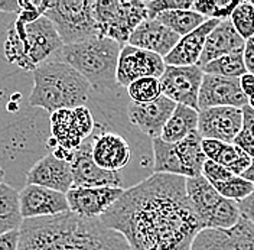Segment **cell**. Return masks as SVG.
I'll use <instances>...</instances> for the list:
<instances>
[{
    "mask_svg": "<svg viewBox=\"0 0 254 250\" xmlns=\"http://www.w3.org/2000/svg\"><path fill=\"white\" fill-rule=\"evenodd\" d=\"M28 185H39L66 194L74 184L71 162L57 158L52 152L35 162L26 173Z\"/></svg>",
    "mask_w": 254,
    "mask_h": 250,
    "instance_id": "cell-18",
    "label": "cell"
},
{
    "mask_svg": "<svg viewBox=\"0 0 254 250\" xmlns=\"http://www.w3.org/2000/svg\"><path fill=\"white\" fill-rule=\"evenodd\" d=\"M244 179H247L249 182H252L254 185V159H252V164H250V167L246 169V172L241 175Z\"/></svg>",
    "mask_w": 254,
    "mask_h": 250,
    "instance_id": "cell-45",
    "label": "cell"
},
{
    "mask_svg": "<svg viewBox=\"0 0 254 250\" xmlns=\"http://www.w3.org/2000/svg\"><path fill=\"white\" fill-rule=\"evenodd\" d=\"M243 127V113L236 107H212L198 111V133L202 139L233 143Z\"/></svg>",
    "mask_w": 254,
    "mask_h": 250,
    "instance_id": "cell-14",
    "label": "cell"
},
{
    "mask_svg": "<svg viewBox=\"0 0 254 250\" xmlns=\"http://www.w3.org/2000/svg\"><path fill=\"white\" fill-rule=\"evenodd\" d=\"M243 113V127L241 130L247 132L252 138H254V110L247 104L241 109Z\"/></svg>",
    "mask_w": 254,
    "mask_h": 250,
    "instance_id": "cell-41",
    "label": "cell"
},
{
    "mask_svg": "<svg viewBox=\"0 0 254 250\" xmlns=\"http://www.w3.org/2000/svg\"><path fill=\"white\" fill-rule=\"evenodd\" d=\"M93 16L98 38H109L126 45L134 29L147 17L146 1L137 0H97Z\"/></svg>",
    "mask_w": 254,
    "mask_h": 250,
    "instance_id": "cell-7",
    "label": "cell"
},
{
    "mask_svg": "<svg viewBox=\"0 0 254 250\" xmlns=\"http://www.w3.org/2000/svg\"><path fill=\"white\" fill-rule=\"evenodd\" d=\"M240 87H241V91L244 93V95L249 98L254 95V76L253 74H249L246 73L243 77H240Z\"/></svg>",
    "mask_w": 254,
    "mask_h": 250,
    "instance_id": "cell-43",
    "label": "cell"
},
{
    "mask_svg": "<svg viewBox=\"0 0 254 250\" xmlns=\"http://www.w3.org/2000/svg\"><path fill=\"white\" fill-rule=\"evenodd\" d=\"M93 142L90 136L84 143L72 152V187H116L123 188V178L119 172H109L101 169L93 159Z\"/></svg>",
    "mask_w": 254,
    "mask_h": 250,
    "instance_id": "cell-12",
    "label": "cell"
},
{
    "mask_svg": "<svg viewBox=\"0 0 254 250\" xmlns=\"http://www.w3.org/2000/svg\"><path fill=\"white\" fill-rule=\"evenodd\" d=\"M19 192L7 184L0 185V235L19 230L22 226Z\"/></svg>",
    "mask_w": 254,
    "mask_h": 250,
    "instance_id": "cell-27",
    "label": "cell"
},
{
    "mask_svg": "<svg viewBox=\"0 0 254 250\" xmlns=\"http://www.w3.org/2000/svg\"><path fill=\"white\" fill-rule=\"evenodd\" d=\"M244 47H246V41L233 28L230 19L220 20V23L206 36L202 55L196 65L202 70V67H205L208 63L221 58L224 55L243 51Z\"/></svg>",
    "mask_w": 254,
    "mask_h": 250,
    "instance_id": "cell-22",
    "label": "cell"
},
{
    "mask_svg": "<svg viewBox=\"0 0 254 250\" xmlns=\"http://www.w3.org/2000/svg\"><path fill=\"white\" fill-rule=\"evenodd\" d=\"M243 60H244L246 71L254 76V44L252 41L246 42V47L243 51Z\"/></svg>",
    "mask_w": 254,
    "mask_h": 250,
    "instance_id": "cell-42",
    "label": "cell"
},
{
    "mask_svg": "<svg viewBox=\"0 0 254 250\" xmlns=\"http://www.w3.org/2000/svg\"><path fill=\"white\" fill-rule=\"evenodd\" d=\"M125 192L116 187H72L65 195L69 211L82 219H100Z\"/></svg>",
    "mask_w": 254,
    "mask_h": 250,
    "instance_id": "cell-13",
    "label": "cell"
},
{
    "mask_svg": "<svg viewBox=\"0 0 254 250\" xmlns=\"http://www.w3.org/2000/svg\"><path fill=\"white\" fill-rule=\"evenodd\" d=\"M249 104V98L240 87V79H225L204 74L198 95V111L212 107L243 109Z\"/></svg>",
    "mask_w": 254,
    "mask_h": 250,
    "instance_id": "cell-16",
    "label": "cell"
},
{
    "mask_svg": "<svg viewBox=\"0 0 254 250\" xmlns=\"http://www.w3.org/2000/svg\"><path fill=\"white\" fill-rule=\"evenodd\" d=\"M243 51H238L230 55H224L221 58H217L208 63L205 67H202L204 74L218 76V77H225V79L243 77L247 73L244 67V60H243Z\"/></svg>",
    "mask_w": 254,
    "mask_h": 250,
    "instance_id": "cell-30",
    "label": "cell"
},
{
    "mask_svg": "<svg viewBox=\"0 0 254 250\" xmlns=\"http://www.w3.org/2000/svg\"><path fill=\"white\" fill-rule=\"evenodd\" d=\"M153 149V173H168L185 178V169L176 143L163 142L160 138L152 139Z\"/></svg>",
    "mask_w": 254,
    "mask_h": 250,
    "instance_id": "cell-26",
    "label": "cell"
},
{
    "mask_svg": "<svg viewBox=\"0 0 254 250\" xmlns=\"http://www.w3.org/2000/svg\"><path fill=\"white\" fill-rule=\"evenodd\" d=\"M93 159L104 171L119 172L131 161L128 142L119 133L103 132L95 135L93 142Z\"/></svg>",
    "mask_w": 254,
    "mask_h": 250,
    "instance_id": "cell-19",
    "label": "cell"
},
{
    "mask_svg": "<svg viewBox=\"0 0 254 250\" xmlns=\"http://www.w3.org/2000/svg\"><path fill=\"white\" fill-rule=\"evenodd\" d=\"M127 94L131 103H139V104L150 103L162 95L159 79L146 77V79L136 80L127 87Z\"/></svg>",
    "mask_w": 254,
    "mask_h": 250,
    "instance_id": "cell-33",
    "label": "cell"
},
{
    "mask_svg": "<svg viewBox=\"0 0 254 250\" xmlns=\"http://www.w3.org/2000/svg\"><path fill=\"white\" fill-rule=\"evenodd\" d=\"M176 109V103L165 95H160L150 103H130L127 107V117L130 123L150 139L160 138L162 130Z\"/></svg>",
    "mask_w": 254,
    "mask_h": 250,
    "instance_id": "cell-17",
    "label": "cell"
},
{
    "mask_svg": "<svg viewBox=\"0 0 254 250\" xmlns=\"http://www.w3.org/2000/svg\"><path fill=\"white\" fill-rule=\"evenodd\" d=\"M204 79V71L198 65L171 67L166 65L160 76V93L176 104L198 111V95Z\"/></svg>",
    "mask_w": 254,
    "mask_h": 250,
    "instance_id": "cell-10",
    "label": "cell"
},
{
    "mask_svg": "<svg viewBox=\"0 0 254 250\" xmlns=\"http://www.w3.org/2000/svg\"><path fill=\"white\" fill-rule=\"evenodd\" d=\"M19 250H130L126 239L100 219L64 214L22 221Z\"/></svg>",
    "mask_w": 254,
    "mask_h": 250,
    "instance_id": "cell-2",
    "label": "cell"
},
{
    "mask_svg": "<svg viewBox=\"0 0 254 250\" xmlns=\"http://www.w3.org/2000/svg\"><path fill=\"white\" fill-rule=\"evenodd\" d=\"M182 165L185 169V178H196L202 175V168L206 157L202 151V138L198 132L190 133L185 139L176 143Z\"/></svg>",
    "mask_w": 254,
    "mask_h": 250,
    "instance_id": "cell-25",
    "label": "cell"
},
{
    "mask_svg": "<svg viewBox=\"0 0 254 250\" xmlns=\"http://www.w3.org/2000/svg\"><path fill=\"white\" fill-rule=\"evenodd\" d=\"M49 122L52 139L68 152H74L93 135L95 129L93 113L87 106L58 110L51 114Z\"/></svg>",
    "mask_w": 254,
    "mask_h": 250,
    "instance_id": "cell-9",
    "label": "cell"
},
{
    "mask_svg": "<svg viewBox=\"0 0 254 250\" xmlns=\"http://www.w3.org/2000/svg\"><path fill=\"white\" fill-rule=\"evenodd\" d=\"M3 179H4V169L0 167V185H1V184H4V182H3Z\"/></svg>",
    "mask_w": 254,
    "mask_h": 250,
    "instance_id": "cell-46",
    "label": "cell"
},
{
    "mask_svg": "<svg viewBox=\"0 0 254 250\" xmlns=\"http://www.w3.org/2000/svg\"><path fill=\"white\" fill-rule=\"evenodd\" d=\"M179 39L181 36H178L169 28L162 25L159 20L146 19L134 29L127 44L131 47L153 52L159 57L165 58L179 42Z\"/></svg>",
    "mask_w": 254,
    "mask_h": 250,
    "instance_id": "cell-20",
    "label": "cell"
},
{
    "mask_svg": "<svg viewBox=\"0 0 254 250\" xmlns=\"http://www.w3.org/2000/svg\"><path fill=\"white\" fill-rule=\"evenodd\" d=\"M233 237L241 250H254V224L244 217H240L237 224L230 229Z\"/></svg>",
    "mask_w": 254,
    "mask_h": 250,
    "instance_id": "cell-36",
    "label": "cell"
},
{
    "mask_svg": "<svg viewBox=\"0 0 254 250\" xmlns=\"http://www.w3.org/2000/svg\"><path fill=\"white\" fill-rule=\"evenodd\" d=\"M64 44L52 22L45 16L25 25L17 20L9 26L4 41V58L25 71H35L44 63L58 60Z\"/></svg>",
    "mask_w": 254,
    "mask_h": 250,
    "instance_id": "cell-4",
    "label": "cell"
},
{
    "mask_svg": "<svg viewBox=\"0 0 254 250\" xmlns=\"http://www.w3.org/2000/svg\"><path fill=\"white\" fill-rule=\"evenodd\" d=\"M202 151L206 159L221 165L237 176H241L252 164V158L247 157L234 143L202 139Z\"/></svg>",
    "mask_w": 254,
    "mask_h": 250,
    "instance_id": "cell-23",
    "label": "cell"
},
{
    "mask_svg": "<svg viewBox=\"0 0 254 250\" xmlns=\"http://www.w3.org/2000/svg\"><path fill=\"white\" fill-rule=\"evenodd\" d=\"M240 1H217V0H208V1H193L192 10L202 15L205 19H217L224 20L230 19L231 13L237 7Z\"/></svg>",
    "mask_w": 254,
    "mask_h": 250,
    "instance_id": "cell-34",
    "label": "cell"
},
{
    "mask_svg": "<svg viewBox=\"0 0 254 250\" xmlns=\"http://www.w3.org/2000/svg\"><path fill=\"white\" fill-rule=\"evenodd\" d=\"M19 207L23 220L52 217L69 211L65 194L28 184L19 192Z\"/></svg>",
    "mask_w": 254,
    "mask_h": 250,
    "instance_id": "cell-15",
    "label": "cell"
},
{
    "mask_svg": "<svg viewBox=\"0 0 254 250\" xmlns=\"http://www.w3.org/2000/svg\"><path fill=\"white\" fill-rule=\"evenodd\" d=\"M230 22L238 35L247 42L254 38V4L250 0L240 1L230 16Z\"/></svg>",
    "mask_w": 254,
    "mask_h": 250,
    "instance_id": "cell-31",
    "label": "cell"
},
{
    "mask_svg": "<svg viewBox=\"0 0 254 250\" xmlns=\"http://www.w3.org/2000/svg\"><path fill=\"white\" fill-rule=\"evenodd\" d=\"M192 0H152L146 1V10L149 19H156L160 13L171 10H192Z\"/></svg>",
    "mask_w": 254,
    "mask_h": 250,
    "instance_id": "cell-35",
    "label": "cell"
},
{
    "mask_svg": "<svg viewBox=\"0 0 254 250\" xmlns=\"http://www.w3.org/2000/svg\"><path fill=\"white\" fill-rule=\"evenodd\" d=\"M156 20L182 38L195 31L196 28H199L206 19L193 10H171V12L160 13L156 17Z\"/></svg>",
    "mask_w": 254,
    "mask_h": 250,
    "instance_id": "cell-28",
    "label": "cell"
},
{
    "mask_svg": "<svg viewBox=\"0 0 254 250\" xmlns=\"http://www.w3.org/2000/svg\"><path fill=\"white\" fill-rule=\"evenodd\" d=\"M90 93V83L78 71L60 60H52L33 71L29 104L52 114L58 110L85 106Z\"/></svg>",
    "mask_w": 254,
    "mask_h": 250,
    "instance_id": "cell-3",
    "label": "cell"
},
{
    "mask_svg": "<svg viewBox=\"0 0 254 250\" xmlns=\"http://www.w3.org/2000/svg\"><path fill=\"white\" fill-rule=\"evenodd\" d=\"M237 204L241 217H244V219L249 220L250 223L254 224V192L252 195H249L246 200H243V201H240Z\"/></svg>",
    "mask_w": 254,
    "mask_h": 250,
    "instance_id": "cell-40",
    "label": "cell"
},
{
    "mask_svg": "<svg viewBox=\"0 0 254 250\" xmlns=\"http://www.w3.org/2000/svg\"><path fill=\"white\" fill-rule=\"evenodd\" d=\"M233 143H234L237 148H240L247 157L254 159V138H252L247 132L241 130Z\"/></svg>",
    "mask_w": 254,
    "mask_h": 250,
    "instance_id": "cell-38",
    "label": "cell"
},
{
    "mask_svg": "<svg viewBox=\"0 0 254 250\" xmlns=\"http://www.w3.org/2000/svg\"><path fill=\"white\" fill-rule=\"evenodd\" d=\"M190 250H241L230 229H202L195 236Z\"/></svg>",
    "mask_w": 254,
    "mask_h": 250,
    "instance_id": "cell-29",
    "label": "cell"
},
{
    "mask_svg": "<svg viewBox=\"0 0 254 250\" xmlns=\"http://www.w3.org/2000/svg\"><path fill=\"white\" fill-rule=\"evenodd\" d=\"M252 42H253V44H254V38H253V39H252Z\"/></svg>",
    "mask_w": 254,
    "mask_h": 250,
    "instance_id": "cell-48",
    "label": "cell"
},
{
    "mask_svg": "<svg viewBox=\"0 0 254 250\" xmlns=\"http://www.w3.org/2000/svg\"><path fill=\"white\" fill-rule=\"evenodd\" d=\"M212 187L215 188V191L227 200L240 203L243 200H246L249 195H252L254 192V185L252 182H249L247 179H244L243 176H231L227 181H222L218 184H214Z\"/></svg>",
    "mask_w": 254,
    "mask_h": 250,
    "instance_id": "cell-32",
    "label": "cell"
},
{
    "mask_svg": "<svg viewBox=\"0 0 254 250\" xmlns=\"http://www.w3.org/2000/svg\"><path fill=\"white\" fill-rule=\"evenodd\" d=\"M193 132H198V111L176 104V109L162 130L160 139L168 143H178Z\"/></svg>",
    "mask_w": 254,
    "mask_h": 250,
    "instance_id": "cell-24",
    "label": "cell"
},
{
    "mask_svg": "<svg viewBox=\"0 0 254 250\" xmlns=\"http://www.w3.org/2000/svg\"><path fill=\"white\" fill-rule=\"evenodd\" d=\"M249 106H250V107L254 110V95L249 97Z\"/></svg>",
    "mask_w": 254,
    "mask_h": 250,
    "instance_id": "cell-47",
    "label": "cell"
},
{
    "mask_svg": "<svg viewBox=\"0 0 254 250\" xmlns=\"http://www.w3.org/2000/svg\"><path fill=\"white\" fill-rule=\"evenodd\" d=\"M187 195L202 229H233L241 217L238 204L221 197L205 178H187Z\"/></svg>",
    "mask_w": 254,
    "mask_h": 250,
    "instance_id": "cell-6",
    "label": "cell"
},
{
    "mask_svg": "<svg viewBox=\"0 0 254 250\" xmlns=\"http://www.w3.org/2000/svg\"><path fill=\"white\" fill-rule=\"evenodd\" d=\"M185 182L184 176L152 173L125 189L100 220L123 236L130 250H190L202 227Z\"/></svg>",
    "mask_w": 254,
    "mask_h": 250,
    "instance_id": "cell-1",
    "label": "cell"
},
{
    "mask_svg": "<svg viewBox=\"0 0 254 250\" xmlns=\"http://www.w3.org/2000/svg\"><path fill=\"white\" fill-rule=\"evenodd\" d=\"M19 230L0 235V250H19Z\"/></svg>",
    "mask_w": 254,
    "mask_h": 250,
    "instance_id": "cell-39",
    "label": "cell"
},
{
    "mask_svg": "<svg viewBox=\"0 0 254 250\" xmlns=\"http://www.w3.org/2000/svg\"><path fill=\"white\" fill-rule=\"evenodd\" d=\"M202 176L211 185H214V184H218V182L230 179L231 176H234V173H231L221 165L206 159L205 164H204V168H202Z\"/></svg>",
    "mask_w": 254,
    "mask_h": 250,
    "instance_id": "cell-37",
    "label": "cell"
},
{
    "mask_svg": "<svg viewBox=\"0 0 254 250\" xmlns=\"http://www.w3.org/2000/svg\"><path fill=\"white\" fill-rule=\"evenodd\" d=\"M220 23L217 19H206L205 22L188 35L182 36L175 48L163 58L165 65L171 67H190L199 63L206 36Z\"/></svg>",
    "mask_w": 254,
    "mask_h": 250,
    "instance_id": "cell-21",
    "label": "cell"
},
{
    "mask_svg": "<svg viewBox=\"0 0 254 250\" xmlns=\"http://www.w3.org/2000/svg\"><path fill=\"white\" fill-rule=\"evenodd\" d=\"M122 47L109 38H93L78 44L64 45L58 60L68 64L98 91L117 88V63Z\"/></svg>",
    "mask_w": 254,
    "mask_h": 250,
    "instance_id": "cell-5",
    "label": "cell"
},
{
    "mask_svg": "<svg viewBox=\"0 0 254 250\" xmlns=\"http://www.w3.org/2000/svg\"><path fill=\"white\" fill-rule=\"evenodd\" d=\"M44 16L52 22L64 45L98 38L93 16V1L90 0L49 1V7Z\"/></svg>",
    "mask_w": 254,
    "mask_h": 250,
    "instance_id": "cell-8",
    "label": "cell"
},
{
    "mask_svg": "<svg viewBox=\"0 0 254 250\" xmlns=\"http://www.w3.org/2000/svg\"><path fill=\"white\" fill-rule=\"evenodd\" d=\"M19 9V0H0V12L17 15Z\"/></svg>",
    "mask_w": 254,
    "mask_h": 250,
    "instance_id": "cell-44",
    "label": "cell"
},
{
    "mask_svg": "<svg viewBox=\"0 0 254 250\" xmlns=\"http://www.w3.org/2000/svg\"><path fill=\"white\" fill-rule=\"evenodd\" d=\"M165 68L166 65L162 57L126 44L122 47L119 55L116 80L120 87L127 88L136 80L146 77L160 79Z\"/></svg>",
    "mask_w": 254,
    "mask_h": 250,
    "instance_id": "cell-11",
    "label": "cell"
}]
</instances>
